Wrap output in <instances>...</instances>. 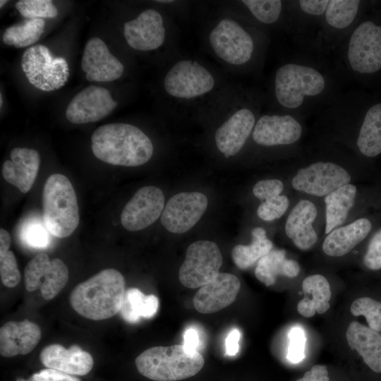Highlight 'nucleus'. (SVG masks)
<instances>
[{
  "label": "nucleus",
  "mask_w": 381,
  "mask_h": 381,
  "mask_svg": "<svg viewBox=\"0 0 381 381\" xmlns=\"http://www.w3.org/2000/svg\"><path fill=\"white\" fill-rule=\"evenodd\" d=\"M344 84L329 56L294 47L270 77L265 109L306 120L344 92Z\"/></svg>",
  "instance_id": "f257e3e1"
},
{
  "label": "nucleus",
  "mask_w": 381,
  "mask_h": 381,
  "mask_svg": "<svg viewBox=\"0 0 381 381\" xmlns=\"http://www.w3.org/2000/svg\"><path fill=\"white\" fill-rule=\"evenodd\" d=\"M316 116L313 140L341 147L365 163L381 155V94L342 92Z\"/></svg>",
  "instance_id": "f03ea898"
},
{
  "label": "nucleus",
  "mask_w": 381,
  "mask_h": 381,
  "mask_svg": "<svg viewBox=\"0 0 381 381\" xmlns=\"http://www.w3.org/2000/svg\"><path fill=\"white\" fill-rule=\"evenodd\" d=\"M236 83L205 59L179 54L169 61L162 89L173 114L207 120Z\"/></svg>",
  "instance_id": "7ed1b4c3"
},
{
  "label": "nucleus",
  "mask_w": 381,
  "mask_h": 381,
  "mask_svg": "<svg viewBox=\"0 0 381 381\" xmlns=\"http://www.w3.org/2000/svg\"><path fill=\"white\" fill-rule=\"evenodd\" d=\"M202 41L228 74L258 76L263 70L271 37L266 30L217 8L204 23Z\"/></svg>",
  "instance_id": "20e7f679"
},
{
  "label": "nucleus",
  "mask_w": 381,
  "mask_h": 381,
  "mask_svg": "<svg viewBox=\"0 0 381 381\" xmlns=\"http://www.w3.org/2000/svg\"><path fill=\"white\" fill-rule=\"evenodd\" d=\"M294 161L289 183L296 194L323 199L337 188L356 183L365 162L337 145L313 140Z\"/></svg>",
  "instance_id": "39448f33"
},
{
  "label": "nucleus",
  "mask_w": 381,
  "mask_h": 381,
  "mask_svg": "<svg viewBox=\"0 0 381 381\" xmlns=\"http://www.w3.org/2000/svg\"><path fill=\"white\" fill-rule=\"evenodd\" d=\"M329 57L344 83L381 94V1H374Z\"/></svg>",
  "instance_id": "423d86ee"
},
{
  "label": "nucleus",
  "mask_w": 381,
  "mask_h": 381,
  "mask_svg": "<svg viewBox=\"0 0 381 381\" xmlns=\"http://www.w3.org/2000/svg\"><path fill=\"white\" fill-rule=\"evenodd\" d=\"M265 103V91L236 83L207 119L216 123L212 140L225 158L237 155L247 146Z\"/></svg>",
  "instance_id": "0eeeda50"
},
{
  "label": "nucleus",
  "mask_w": 381,
  "mask_h": 381,
  "mask_svg": "<svg viewBox=\"0 0 381 381\" xmlns=\"http://www.w3.org/2000/svg\"><path fill=\"white\" fill-rule=\"evenodd\" d=\"M92 151L106 163L138 167L152 157L151 139L138 127L126 123H111L97 128L91 137Z\"/></svg>",
  "instance_id": "6e6552de"
},
{
  "label": "nucleus",
  "mask_w": 381,
  "mask_h": 381,
  "mask_svg": "<svg viewBox=\"0 0 381 381\" xmlns=\"http://www.w3.org/2000/svg\"><path fill=\"white\" fill-rule=\"evenodd\" d=\"M125 291L122 274L105 269L78 284L70 294V303L85 318L106 320L120 312Z\"/></svg>",
  "instance_id": "1a4fd4ad"
},
{
  "label": "nucleus",
  "mask_w": 381,
  "mask_h": 381,
  "mask_svg": "<svg viewBox=\"0 0 381 381\" xmlns=\"http://www.w3.org/2000/svg\"><path fill=\"white\" fill-rule=\"evenodd\" d=\"M306 133V120L264 108L248 143L257 150L273 152L280 157L293 159L305 149Z\"/></svg>",
  "instance_id": "9d476101"
},
{
  "label": "nucleus",
  "mask_w": 381,
  "mask_h": 381,
  "mask_svg": "<svg viewBox=\"0 0 381 381\" xmlns=\"http://www.w3.org/2000/svg\"><path fill=\"white\" fill-rule=\"evenodd\" d=\"M140 374L155 381H178L191 377L202 368L205 360L197 350L183 344L154 346L135 360Z\"/></svg>",
  "instance_id": "9b49d317"
},
{
  "label": "nucleus",
  "mask_w": 381,
  "mask_h": 381,
  "mask_svg": "<svg viewBox=\"0 0 381 381\" xmlns=\"http://www.w3.org/2000/svg\"><path fill=\"white\" fill-rule=\"evenodd\" d=\"M123 35L133 50L155 52L164 48L172 56L179 53V28L175 18L149 8L123 25Z\"/></svg>",
  "instance_id": "f8f14e48"
},
{
  "label": "nucleus",
  "mask_w": 381,
  "mask_h": 381,
  "mask_svg": "<svg viewBox=\"0 0 381 381\" xmlns=\"http://www.w3.org/2000/svg\"><path fill=\"white\" fill-rule=\"evenodd\" d=\"M42 219L49 232L58 238L69 236L78 226L76 194L68 179L61 174L50 175L44 183Z\"/></svg>",
  "instance_id": "ddd939ff"
},
{
  "label": "nucleus",
  "mask_w": 381,
  "mask_h": 381,
  "mask_svg": "<svg viewBox=\"0 0 381 381\" xmlns=\"http://www.w3.org/2000/svg\"><path fill=\"white\" fill-rule=\"evenodd\" d=\"M375 0H329L321 17L315 49L330 56Z\"/></svg>",
  "instance_id": "4468645a"
},
{
  "label": "nucleus",
  "mask_w": 381,
  "mask_h": 381,
  "mask_svg": "<svg viewBox=\"0 0 381 381\" xmlns=\"http://www.w3.org/2000/svg\"><path fill=\"white\" fill-rule=\"evenodd\" d=\"M283 231L286 237L298 249L313 248L325 233L323 200L296 194L285 214Z\"/></svg>",
  "instance_id": "2eb2a0df"
},
{
  "label": "nucleus",
  "mask_w": 381,
  "mask_h": 381,
  "mask_svg": "<svg viewBox=\"0 0 381 381\" xmlns=\"http://www.w3.org/2000/svg\"><path fill=\"white\" fill-rule=\"evenodd\" d=\"M223 11L243 18L265 30L287 35L289 15L286 0H238L219 3Z\"/></svg>",
  "instance_id": "dca6fc26"
},
{
  "label": "nucleus",
  "mask_w": 381,
  "mask_h": 381,
  "mask_svg": "<svg viewBox=\"0 0 381 381\" xmlns=\"http://www.w3.org/2000/svg\"><path fill=\"white\" fill-rule=\"evenodd\" d=\"M222 265V256L214 242H193L188 247L179 269V281L190 289L202 287L217 277Z\"/></svg>",
  "instance_id": "f3484780"
},
{
  "label": "nucleus",
  "mask_w": 381,
  "mask_h": 381,
  "mask_svg": "<svg viewBox=\"0 0 381 381\" xmlns=\"http://www.w3.org/2000/svg\"><path fill=\"white\" fill-rule=\"evenodd\" d=\"M328 2L329 0L288 1L287 36L294 47L317 52L315 49V38Z\"/></svg>",
  "instance_id": "a211bd4d"
},
{
  "label": "nucleus",
  "mask_w": 381,
  "mask_h": 381,
  "mask_svg": "<svg viewBox=\"0 0 381 381\" xmlns=\"http://www.w3.org/2000/svg\"><path fill=\"white\" fill-rule=\"evenodd\" d=\"M21 67L29 82L42 90L48 83L54 90L64 85L69 76V69L65 59L53 57L49 49L42 44L25 50Z\"/></svg>",
  "instance_id": "6ab92c4d"
},
{
  "label": "nucleus",
  "mask_w": 381,
  "mask_h": 381,
  "mask_svg": "<svg viewBox=\"0 0 381 381\" xmlns=\"http://www.w3.org/2000/svg\"><path fill=\"white\" fill-rule=\"evenodd\" d=\"M207 204V197L200 192L179 193L167 201L161 215V223L169 232L185 233L198 223Z\"/></svg>",
  "instance_id": "aec40b11"
},
{
  "label": "nucleus",
  "mask_w": 381,
  "mask_h": 381,
  "mask_svg": "<svg viewBox=\"0 0 381 381\" xmlns=\"http://www.w3.org/2000/svg\"><path fill=\"white\" fill-rule=\"evenodd\" d=\"M164 208V195L155 186L138 189L126 204L121 214L122 226L128 231H137L153 224Z\"/></svg>",
  "instance_id": "412c9836"
},
{
  "label": "nucleus",
  "mask_w": 381,
  "mask_h": 381,
  "mask_svg": "<svg viewBox=\"0 0 381 381\" xmlns=\"http://www.w3.org/2000/svg\"><path fill=\"white\" fill-rule=\"evenodd\" d=\"M325 207L324 236L331 231L363 216V190L356 183L343 186L323 199Z\"/></svg>",
  "instance_id": "4be33fe9"
},
{
  "label": "nucleus",
  "mask_w": 381,
  "mask_h": 381,
  "mask_svg": "<svg viewBox=\"0 0 381 381\" xmlns=\"http://www.w3.org/2000/svg\"><path fill=\"white\" fill-rule=\"evenodd\" d=\"M116 106L107 89L90 85L74 96L67 107L66 117L75 124L96 122L108 116Z\"/></svg>",
  "instance_id": "5701e85b"
},
{
  "label": "nucleus",
  "mask_w": 381,
  "mask_h": 381,
  "mask_svg": "<svg viewBox=\"0 0 381 381\" xmlns=\"http://www.w3.org/2000/svg\"><path fill=\"white\" fill-rule=\"evenodd\" d=\"M81 68L88 81L109 82L120 78L123 64L113 56L106 44L99 37L90 39L85 44Z\"/></svg>",
  "instance_id": "b1692460"
},
{
  "label": "nucleus",
  "mask_w": 381,
  "mask_h": 381,
  "mask_svg": "<svg viewBox=\"0 0 381 381\" xmlns=\"http://www.w3.org/2000/svg\"><path fill=\"white\" fill-rule=\"evenodd\" d=\"M373 229L372 219L363 216L335 228L325 236L321 250L328 257L342 258L363 242Z\"/></svg>",
  "instance_id": "393cba45"
},
{
  "label": "nucleus",
  "mask_w": 381,
  "mask_h": 381,
  "mask_svg": "<svg viewBox=\"0 0 381 381\" xmlns=\"http://www.w3.org/2000/svg\"><path fill=\"white\" fill-rule=\"evenodd\" d=\"M240 288L241 282L236 276L219 272L214 280L197 291L193 298L194 307L203 314L219 311L236 300Z\"/></svg>",
  "instance_id": "a878e982"
},
{
  "label": "nucleus",
  "mask_w": 381,
  "mask_h": 381,
  "mask_svg": "<svg viewBox=\"0 0 381 381\" xmlns=\"http://www.w3.org/2000/svg\"><path fill=\"white\" fill-rule=\"evenodd\" d=\"M40 358L47 368L71 375H87L94 365L91 354L75 344L68 349L57 344L47 345L41 351Z\"/></svg>",
  "instance_id": "bb28decb"
},
{
  "label": "nucleus",
  "mask_w": 381,
  "mask_h": 381,
  "mask_svg": "<svg viewBox=\"0 0 381 381\" xmlns=\"http://www.w3.org/2000/svg\"><path fill=\"white\" fill-rule=\"evenodd\" d=\"M41 337L40 327L29 320L7 322L0 329V353L4 357L28 354Z\"/></svg>",
  "instance_id": "cd10ccee"
},
{
  "label": "nucleus",
  "mask_w": 381,
  "mask_h": 381,
  "mask_svg": "<svg viewBox=\"0 0 381 381\" xmlns=\"http://www.w3.org/2000/svg\"><path fill=\"white\" fill-rule=\"evenodd\" d=\"M11 161L3 164L2 175L9 183L20 192L28 193L37 176L40 157L37 150L25 147H16L10 153Z\"/></svg>",
  "instance_id": "c85d7f7f"
},
{
  "label": "nucleus",
  "mask_w": 381,
  "mask_h": 381,
  "mask_svg": "<svg viewBox=\"0 0 381 381\" xmlns=\"http://www.w3.org/2000/svg\"><path fill=\"white\" fill-rule=\"evenodd\" d=\"M346 337L349 346L356 350L368 366L375 373H381V334L358 322L349 325Z\"/></svg>",
  "instance_id": "c756f323"
},
{
  "label": "nucleus",
  "mask_w": 381,
  "mask_h": 381,
  "mask_svg": "<svg viewBox=\"0 0 381 381\" xmlns=\"http://www.w3.org/2000/svg\"><path fill=\"white\" fill-rule=\"evenodd\" d=\"M301 271L298 262L286 258L284 249L273 248L257 262L256 278L266 286L274 284L279 276L289 278L297 277Z\"/></svg>",
  "instance_id": "7c9ffc66"
},
{
  "label": "nucleus",
  "mask_w": 381,
  "mask_h": 381,
  "mask_svg": "<svg viewBox=\"0 0 381 381\" xmlns=\"http://www.w3.org/2000/svg\"><path fill=\"white\" fill-rule=\"evenodd\" d=\"M304 294L312 295L304 297L297 305L298 312L305 318L313 317L315 313L322 314L329 308L331 289L325 276L315 274L306 277L302 282Z\"/></svg>",
  "instance_id": "2f4dec72"
},
{
  "label": "nucleus",
  "mask_w": 381,
  "mask_h": 381,
  "mask_svg": "<svg viewBox=\"0 0 381 381\" xmlns=\"http://www.w3.org/2000/svg\"><path fill=\"white\" fill-rule=\"evenodd\" d=\"M273 249V243L267 238L266 230L261 226L254 227L251 231V241L248 245H236L231 250L235 265L241 270H246Z\"/></svg>",
  "instance_id": "473e14b6"
},
{
  "label": "nucleus",
  "mask_w": 381,
  "mask_h": 381,
  "mask_svg": "<svg viewBox=\"0 0 381 381\" xmlns=\"http://www.w3.org/2000/svg\"><path fill=\"white\" fill-rule=\"evenodd\" d=\"M159 300L153 294L145 295L137 288L125 291L120 314L129 323H136L141 318H151L157 311Z\"/></svg>",
  "instance_id": "72a5a7b5"
},
{
  "label": "nucleus",
  "mask_w": 381,
  "mask_h": 381,
  "mask_svg": "<svg viewBox=\"0 0 381 381\" xmlns=\"http://www.w3.org/2000/svg\"><path fill=\"white\" fill-rule=\"evenodd\" d=\"M44 26L43 18L27 19L20 24L7 28L3 34L2 40L6 45L16 48L26 47L39 40Z\"/></svg>",
  "instance_id": "f704fd0d"
},
{
  "label": "nucleus",
  "mask_w": 381,
  "mask_h": 381,
  "mask_svg": "<svg viewBox=\"0 0 381 381\" xmlns=\"http://www.w3.org/2000/svg\"><path fill=\"white\" fill-rule=\"evenodd\" d=\"M68 269L59 258L51 260L42 274L40 287L42 297L47 301L55 298L68 281Z\"/></svg>",
  "instance_id": "c9c22d12"
},
{
  "label": "nucleus",
  "mask_w": 381,
  "mask_h": 381,
  "mask_svg": "<svg viewBox=\"0 0 381 381\" xmlns=\"http://www.w3.org/2000/svg\"><path fill=\"white\" fill-rule=\"evenodd\" d=\"M295 196L291 198L284 193L271 199L262 201L258 205L256 214L265 222H273L284 217L290 209Z\"/></svg>",
  "instance_id": "e433bc0d"
},
{
  "label": "nucleus",
  "mask_w": 381,
  "mask_h": 381,
  "mask_svg": "<svg viewBox=\"0 0 381 381\" xmlns=\"http://www.w3.org/2000/svg\"><path fill=\"white\" fill-rule=\"evenodd\" d=\"M354 316L363 315L370 329L381 332V302L369 297L356 299L351 305Z\"/></svg>",
  "instance_id": "4c0bfd02"
},
{
  "label": "nucleus",
  "mask_w": 381,
  "mask_h": 381,
  "mask_svg": "<svg viewBox=\"0 0 381 381\" xmlns=\"http://www.w3.org/2000/svg\"><path fill=\"white\" fill-rule=\"evenodd\" d=\"M15 6L27 19L53 18L58 15L57 8L50 0H20Z\"/></svg>",
  "instance_id": "58836bf2"
},
{
  "label": "nucleus",
  "mask_w": 381,
  "mask_h": 381,
  "mask_svg": "<svg viewBox=\"0 0 381 381\" xmlns=\"http://www.w3.org/2000/svg\"><path fill=\"white\" fill-rule=\"evenodd\" d=\"M47 254L40 253L31 259L25 268V286L28 291L40 287L43 272L50 262Z\"/></svg>",
  "instance_id": "ea45409f"
},
{
  "label": "nucleus",
  "mask_w": 381,
  "mask_h": 381,
  "mask_svg": "<svg viewBox=\"0 0 381 381\" xmlns=\"http://www.w3.org/2000/svg\"><path fill=\"white\" fill-rule=\"evenodd\" d=\"M48 230L45 225L36 219L25 224L20 233L23 241L35 248H45L50 243Z\"/></svg>",
  "instance_id": "a19ab883"
},
{
  "label": "nucleus",
  "mask_w": 381,
  "mask_h": 381,
  "mask_svg": "<svg viewBox=\"0 0 381 381\" xmlns=\"http://www.w3.org/2000/svg\"><path fill=\"white\" fill-rule=\"evenodd\" d=\"M0 275L3 284L9 288L16 286L20 280L18 263L11 250L0 252Z\"/></svg>",
  "instance_id": "79ce46f5"
},
{
  "label": "nucleus",
  "mask_w": 381,
  "mask_h": 381,
  "mask_svg": "<svg viewBox=\"0 0 381 381\" xmlns=\"http://www.w3.org/2000/svg\"><path fill=\"white\" fill-rule=\"evenodd\" d=\"M286 183L280 179H265L258 181L253 187V195L261 202L286 193Z\"/></svg>",
  "instance_id": "37998d69"
},
{
  "label": "nucleus",
  "mask_w": 381,
  "mask_h": 381,
  "mask_svg": "<svg viewBox=\"0 0 381 381\" xmlns=\"http://www.w3.org/2000/svg\"><path fill=\"white\" fill-rule=\"evenodd\" d=\"M289 344L286 358L293 363H298L305 358L306 337L304 330L299 327L291 328L289 333Z\"/></svg>",
  "instance_id": "c03bdc74"
},
{
  "label": "nucleus",
  "mask_w": 381,
  "mask_h": 381,
  "mask_svg": "<svg viewBox=\"0 0 381 381\" xmlns=\"http://www.w3.org/2000/svg\"><path fill=\"white\" fill-rule=\"evenodd\" d=\"M363 264L371 270L381 269V227L373 234L368 241Z\"/></svg>",
  "instance_id": "a18cd8bd"
},
{
  "label": "nucleus",
  "mask_w": 381,
  "mask_h": 381,
  "mask_svg": "<svg viewBox=\"0 0 381 381\" xmlns=\"http://www.w3.org/2000/svg\"><path fill=\"white\" fill-rule=\"evenodd\" d=\"M16 381H81L74 375L52 369L44 368L32 374L28 379L18 377Z\"/></svg>",
  "instance_id": "49530a36"
},
{
  "label": "nucleus",
  "mask_w": 381,
  "mask_h": 381,
  "mask_svg": "<svg viewBox=\"0 0 381 381\" xmlns=\"http://www.w3.org/2000/svg\"><path fill=\"white\" fill-rule=\"evenodd\" d=\"M296 381H329L326 366L315 365Z\"/></svg>",
  "instance_id": "de8ad7c7"
},
{
  "label": "nucleus",
  "mask_w": 381,
  "mask_h": 381,
  "mask_svg": "<svg viewBox=\"0 0 381 381\" xmlns=\"http://www.w3.org/2000/svg\"><path fill=\"white\" fill-rule=\"evenodd\" d=\"M241 333L237 329H233L227 335L225 346L226 354L231 356H235L239 350V340Z\"/></svg>",
  "instance_id": "09e8293b"
},
{
  "label": "nucleus",
  "mask_w": 381,
  "mask_h": 381,
  "mask_svg": "<svg viewBox=\"0 0 381 381\" xmlns=\"http://www.w3.org/2000/svg\"><path fill=\"white\" fill-rule=\"evenodd\" d=\"M200 339L197 330L189 327L183 334V345L189 350H196L199 345Z\"/></svg>",
  "instance_id": "8fccbe9b"
},
{
  "label": "nucleus",
  "mask_w": 381,
  "mask_h": 381,
  "mask_svg": "<svg viewBox=\"0 0 381 381\" xmlns=\"http://www.w3.org/2000/svg\"><path fill=\"white\" fill-rule=\"evenodd\" d=\"M11 236L7 231L4 229L0 230V252L9 250L11 246Z\"/></svg>",
  "instance_id": "3c124183"
},
{
  "label": "nucleus",
  "mask_w": 381,
  "mask_h": 381,
  "mask_svg": "<svg viewBox=\"0 0 381 381\" xmlns=\"http://www.w3.org/2000/svg\"><path fill=\"white\" fill-rule=\"evenodd\" d=\"M8 2L7 0H1L0 1V8H2Z\"/></svg>",
  "instance_id": "603ef678"
},
{
  "label": "nucleus",
  "mask_w": 381,
  "mask_h": 381,
  "mask_svg": "<svg viewBox=\"0 0 381 381\" xmlns=\"http://www.w3.org/2000/svg\"><path fill=\"white\" fill-rule=\"evenodd\" d=\"M2 104H3V99H2V95L1 94L0 95V107H2Z\"/></svg>",
  "instance_id": "864d4df0"
}]
</instances>
